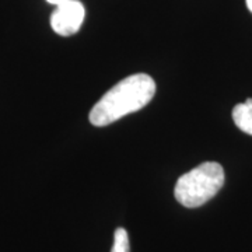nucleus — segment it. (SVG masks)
Returning a JSON list of instances; mask_svg holds the SVG:
<instances>
[{
	"label": "nucleus",
	"mask_w": 252,
	"mask_h": 252,
	"mask_svg": "<svg viewBox=\"0 0 252 252\" xmlns=\"http://www.w3.org/2000/svg\"><path fill=\"white\" fill-rule=\"evenodd\" d=\"M49 4H54V6H59V4H62L64 1H67V0H46Z\"/></svg>",
	"instance_id": "6"
},
{
	"label": "nucleus",
	"mask_w": 252,
	"mask_h": 252,
	"mask_svg": "<svg viewBox=\"0 0 252 252\" xmlns=\"http://www.w3.org/2000/svg\"><path fill=\"white\" fill-rule=\"evenodd\" d=\"M233 119L240 130L252 136V98L235 105L233 109Z\"/></svg>",
	"instance_id": "4"
},
{
	"label": "nucleus",
	"mask_w": 252,
	"mask_h": 252,
	"mask_svg": "<svg viewBox=\"0 0 252 252\" xmlns=\"http://www.w3.org/2000/svg\"><path fill=\"white\" fill-rule=\"evenodd\" d=\"M245 1H247V6H248L250 11L252 13V0H245Z\"/></svg>",
	"instance_id": "7"
},
{
	"label": "nucleus",
	"mask_w": 252,
	"mask_h": 252,
	"mask_svg": "<svg viewBox=\"0 0 252 252\" xmlns=\"http://www.w3.org/2000/svg\"><path fill=\"white\" fill-rule=\"evenodd\" d=\"M111 252H130L129 237L125 228H117L114 234V245Z\"/></svg>",
	"instance_id": "5"
},
{
	"label": "nucleus",
	"mask_w": 252,
	"mask_h": 252,
	"mask_svg": "<svg viewBox=\"0 0 252 252\" xmlns=\"http://www.w3.org/2000/svg\"><path fill=\"white\" fill-rule=\"evenodd\" d=\"M156 94V83L144 73L126 77L107 91L93 107L90 122L94 126H107L121 118L144 108Z\"/></svg>",
	"instance_id": "1"
},
{
	"label": "nucleus",
	"mask_w": 252,
	"mask_h": 252,
	"mask_svg": "<svg viewBox=\"0 0 252 252\" xmlns=\"http://www.w3.org/2000/svg\"><path fill=\"white\" fill-rule=\"evenodd\" d=\"M86 10L79 0H67L56 6L51 16V27L58 35L70 36L80 30Z\"/></svg>",
	"instance_id": "3"
},
{
	"label": "nucleus",
	"mask_w": 252,
	"mask_h": 252,
	"mask_svg": "<svg viewBox=\"0 0 252 252\" xmlns=\"http://www.w3.org/2000/svg\"><path fill=\"white\" fill-rule=\"evenodd\" d=\"M224 185V170L215 161H206L184 174L177 181L174 196L182 206L193 209L209 202Z\"/></svg>",
	"instance_id": "2"
}]
</instances>
